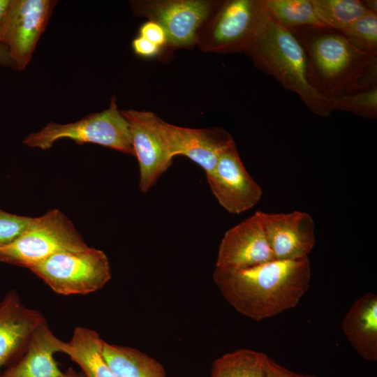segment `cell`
<instances>
[{
  "label": "cell",
  "mask_w": 377,
  "mask_h": 377,
  "mask_svg": "<svg viewBox=\"0 0 377 377\" xmlns=\"http://www.w3.org/2000/svg\"><path fill=\"white\" fill-rule=\"evenodd\" d=\"M45 319L41 313L26 307L10 291L0 303V369L24 351L34 331Z\"/></svg>",
  "instance_id": "cell-15"
},
{
  "label": "cell",
  "mask_w": 377,
  "mask_h": 377,
  "mask_svg": "<svg viewBox=\"0 0 377 377\" xmlns=\"http://www.w3.org/2000/svg\"><path fill=\"white\" fill-rule=\"evenodd\" d=\"M31 217L11 214L0 209V247L9 244L26 229Z\"/></svg>",
  "instance_id": "cell-25"
},
{
  "label": "cell",
  "mask_w": 377,
  "mask_h": 377,
  "mask_svg": "<svg viewBox=\"0 0 377 377\" xmlns=\"http://www.w3.org/2000/svg\"><path fill=\"white\" fill-rule=\"evenodd\" d=\"M316 13L322 23L342 31L355 20L371 12L360 0H312Z\"/></svg>",
  "instance_id": "cell-22"
},
{
  "label": "cell",
  "mask_w": 377,
  "mask_h": 377,
  "mask_svg": "<svg viewBox=\"0 0 377 377\" xmlns=\"http://www.w3.org/2000/svg\"><path fill=\"white\" fill-rule=\"evenodd\" d=\"M128 124L132 145L140 169L139 188L147 192L169 168L173 158L169 154L157 125L158 116L150 111L122 110Z\"/></svg>",
  "instance_id": "cell-11"
},
{
  "label": "cell",
  "mask_w": 377,
  "mask_h": 377,
  "mask_svg": "<svg viewBox=\"0 0 377 377\" xmlns=\"http://www.w3.org/2000/svg\"><path fill=\"white\" fill-rule=\"evenodd\" d=\"M290 30L304 49L313 87L324 98L333 100L377 86V55L358 50L341 31L327 27Z\"/></svg>",
  "instance_id": "cell-2"
},
{
  "label": "cell",
  "mask_w": 377,
  "mask_h": 377,
  "mask_svg": "<svg viewBox=\"0 0 377 377\" xmlns=\"http://www.w3.org/2000/svg\"><path fill=\"white\" fill-rule=\"evenodd\" d=\"M206 178L219 203L231 214H241L253 207L263 195L261 186L244 166L235 142L220 156Z\"/></svg>",
  "instance_id": "cell-10"
},
{
  "label": "cell",
  "mask_w": 377,
  "mask_h": 377,
  "mask_svg": "<svg viewBox=\"0 0 377 377\" xmlns=\"http://www.w3.org/2000/svg\"><path fill=\"white\" fill-rule=\"evenodd\" d=\"M255 66L297 94L313 114L329 117L332 101L313 87L304 49L295 34L268 16L244 52Z\"/></svg>",
  "instance_id": "cell-3"
},
{
  "label": "cell",
  "mask_w": 377,
  "mask_h": 377,
  "mask_svg": "<svg viewBox=\"0 0 377 377\" xmlns=\"http://www.w3.org/2000/svg\"><path fill=\"white\" fill-rule=\"evenodd\" d=\"M0 66L14 68L15 65L11 60L7 47L0 43Z\"/></svg>",
  "instance_id": "cell-29"
},
{
  "label": "cell",
  "mask_w": 377,
  "mask_h": 377,
  "mask_svg": "<svg viewBox=\"0 0 377 377\" xmlns=\"http://www.w3.org/2000/svg\"><path fill=\"white\" fill-rule=\"evenodd\" d=\"M309 257L273 260L241 269L216 268L214 281L224 299L239 313L260 321L295 307L308 290Z\"/></svg>",
  "instance_id": "cell-1"
},
{
  "label": "cell",
  "mask_w": 377,
  "mask_h": 377,
  "mask_svg": "<svg viewBox=\"0 0 377 377\" xmlns=\"http://www.w3.org/2000/svg\"><path fill=\"white\" fill-rule=\"evenodd\" d=\"M59 295H86L103 288L111 279L106 254L89 247L55 253L29 269Z\"/></svg>",
  "instance_id": "cell-7"
},
{
  "label": "cell",
  "mask_w": 377,
  "mask_h": 377,
  "mask_svg": "<svg viewBox=\"0 0 377 377\" xmlns=\"http://www.w3.org/2000/svg\"><path fill=\"white\" fill-rule=\"evenodd\" d=\"M89 246L72 221L59 209L31 219L22 234L0 247V261L28 268L64 251H78Z\"/></svg>",
  "instance_id": "cell-4"
},
{
  "label": "cell",
  "mask_w": 377,
  "mask_h": 377,
  "mask_svg": "<svg viewBox=\"0 0 377 377\" xmlns=\"http://www.w3.org/2000/svg\"><path fill=\"white\" fill-rule=\"evenodd\" d=\"M62 377H80V376L71 367H69L66 371V372L64 373Z\"/></svg>",
  "instance_id": "cell-32"
},
{
  "label": "cell",
  "mask_w": 377,
  "mask_h": 377,
  "mask_svg": "<svg viewBox=\"0 0 377 377\" xmlns=\"http://www.w3.org/2000/svg\"><path fill=\"white\" fill-rule=\"evenodd\" d=\"M360 52L377 55V14L369 12L341 31Z\"/></svg>",
  "instance_id": "cell-23"
},
{
  "label": "cell",
  "mask_w": 377,
  "mask_h": 377,
  "mask_svg": "<svg viewBox=\"0 0 377 377\" xmlns=\"http://www.w3.org/2000/svg\"><path fill=\"white\" fill-rule=\"evenodd\" d=\"M157 125L170 156L188 157L200 166L205 175L214 170L220 156L235 143L232 135L220 127H182L168 123L158 116Z\"/></svg>",
  "instance_id": "cell-12"
},
{
  "label": "cell",
  "mask_w": 377,
  "mask_h": 377,
  "mask_svg": "<svg viewBox=\"0 0 377 377\" xmlns=\"http://www.w3.org/2000/svg\"><path fill=\"white\" fill-rule=\"evenodd\" d=\"M132 48L137 55L146 59L154 58L163 53L161 47L139 35L133 40Z\"/></svg>",
  "instance_id": "cell-27"
},
{
  "label": "cell",
  "mask_w": 377,
  "mask_h": 377,
  "mask_svg": "<svg viewBox=\"0 0 377 377\" xmlns=\"http://www.w3.org/2000/svg\"><path fill=\"white\" fill-rule=\"evenodd\" d=\"M267 16L288 29L326 27L318 18L312 0H263Z\"/></svg>",
  "instance_id": "cell-21"
},
{
  "label": "cell",
  "mask_w": 377,
  "mask_h": 377,
  "mask_svg": "<svg viewBox=\"0 0 377 377\" xmlns=\"http://www.w3.org/2000/svg\"><path fill=\"white\" fill-rule=\"evenodd\" d=\"M102 354L110 368L121 377H166L160 362L135 348L103 341Z\"/></svg>",
  "instance_id": "cell-19"
},
{
  "label": "cell",
  "mask_w": 377,
  "mask_h": 377,
  "mask_svg": "<svg viewBox=\"0 0 377 377\" xmlns=\"http://www.w3.org/2000/svg\"><path fill=\"white\" fill-rule=\"evenodd\" d=\"M56 2L12 0L0 29V43L7 47L16 69L23 71L29 63Z\"/></svg>",
  "instance_id": "cell-9"
},
{
  "label": "cell",
  "mask_w": 377,
  "mask_h": 377,
  "mask_svg": "<svg viewBox=\"0 0 377 377\" xmlns=\"http://www.w3.org/2000/svg\"><path fill=\"white\" fill-rule=\"evenodd\" d=\"M267 357L247 348L226 353L213 362L210 377H265Z\"/></svg>",
  "instance_id": "cell-20"
},
{
  "label": "cell",
  "mask_w": 377,
  "mask_h": 377,
  "mask_svg": "<svg viewBox=\"0 0 377 377\" xmlns=\"http://www.w3.org/2000/svg\"><path fill=\"white\" fill-rule=\"evenodd\" d=\"M103 342L95 330L77 327L71 341L62 342L61 351L81 368L85 377H121L105 360Z\"/></svg>",
  "instance_id": "cell-18"
},
{
  "label": "cell",
  "mask_w": 377,
  "mask_h": 377,
  "mask_svg": "<svg viewBox=\"0 0 377 377\" xmlns=\"http://www.w3.org/2000/svg\"><path fill=\"white\" fill-rule=\"evenodd\" d=\"M62 342L44 322L33 333L22 357L0 377H62L54 358V353H61Z\"/></svg>",
  "instance_id": "cell-16"
},
{
  "label": "cell",
  "mask_w": 377,
  "mask_h": 377,
  "mask_svg": "<svg viewBox=\"0 0 377 377\" xmlns=\"http://www.w3.org/2000/svg\"><path fill=\"white\" fill-rule=\"evenodd\" d=\"M267 15L263 0H224L201 26L196 45L204 52L244 53Z\"/></svg>",
  "instance_id": "cell-5"
},
{
  "label": "cell",
  "mask_w": 377,
  "mask_h": 377,
  "mask_svg": "<svg viewBox=\"0 0 377 377\" xmlns=\"http://www.w3.org/2000/svg\"><path fill=\"white\" fill-rule=\"evenodd\" d=\"M367 8L374 13L377 14V1L376 0H366L363 1Z\"/></svg>",
  "instance_id": "cell-31"
},
{
  "label": "cell",
  "mask_w": 377,
  "mask_h": 377,
  "mask_svg": "<svg viewBox=\"0 0 377 377\" xmlns=\"http://www.w3.org/2000/svg\"><path fill=\"white\" fill-rule=\"evenodd\" d=\"M273 260L258 211L225 233L219 247L216 268L241 269Z\"/></svg>",
  "instance_id": "cell-13"
},
{
  "label": "cell",
  "mask_w": 377,
  "mask_h": 377,
  "mask_svg": "<svg viewBox=\"0 0 377 377\" xmlns=\"http://www.w3.org/2000/svg\"><path fill=\"white\" fill-rule=\"evenodd\" d=\"M61 139L77 144L92 143L135 156L128 124L119 110L113 96L108 108L69 124L50 122L40 131L30 133L23 143L46 150Z\"/></svg>",
  "instance_id": "cell-6"
},
{
  "label": "cell",
  "mask_w": 377,
  "mask_h": 377,
  "mask_svg": "<svg viewBox=\"0 0 377 377\" xmlns=\"http://www.w3.org/2000/svg\"><path fill=\"white\" fill-rule=\"evenodd\" d=\"M332 101V111L348 112L367 119L377 117V86Z\"/></svg>",
  "instance_id": "cell-24"
},
{
  "label": "cell",
  "mask_w": 377,
  "mask_h": 377,
  "mask_svg": "<svg viewBox=\"0 0 377 377\" xmlns=\"http://www.w3.org/2000/svg\"><path fill=\"white\" fill-rule=\"evenodd\" d=\"M341 329L357 354L367 361L377 360V295L358 297L346 313Z\"/></svg>",
  "instance_id": "cell-17"
},
{
  "label": "cell",
  "mask_w": 377,
  "mask_h": 377,
  "mask_svg": "<svg viewBox=\"0 0 377 377\" xmlns=\"http://www.w3.org/2000/svg\"><path fill=\"white\" fill-rule=\"evenodd\" d=\"M139 36L161 47L164 52L168 44V37L160 24L151 20L147 21L140 26Z\"/></svg>",
  "instance_id": "cell-26"
},
{
  "label": "cell",
  "mask_w": 377,
  "mask_h": 377,
  "mask_svg": "<svg viewBox=\"0 0 377 377\" xmlns=\"http://www.w3.org/2000/svg\"><path fill=\"white\" fill-rule=\"evenodd\" d=\"M259 212L274 259L297 260L309 257L316 242L314 221L309 213Z\"/></svg>",
  "instance_id": "cell-14"
},
{
  "label": "cell",
  "mask_w": 377,
  "mask_h": 377,
  "mask_svg": "<svg viewBox=\"0 0 377 377\" xmlns=\"http://www.w3.org/2000/svg\"><path fill=\"white\" fill-rule=\"evenodd\" d=\"M221 1L137 0L130 1L133 14L160 24L168 37L163 54L196 45L199 30Z\"/></svg>",
  "instance_id": "cell-8"
},
{
  "label": "cell",
  "mask_w": 377,
  "mask_h": 377,
  "mask_svg": "<svg viewBox=\"0 0 377 377\" xmlns=\"http://www.w3.org/2000/svg\"><path fill=\"white\" fill-rule=\"evenodd\" d=\"M265 377H318L316 375L295 372L267 357L265 368Z\"/></svg>",
  "instance_id": "cell-28"
},
{
  "label": "cell",
  "mask_w": 377,
  "mask_h": 377,
  "mask_svg": "<svg viewBox=\"0 0 377 377\" xmlns=\"http://www.w3.org/2000/svg\"><path fill=\"white\" fill-rule=\"evenodd\" d=\"M12 0H0V29L6 17Z\"/></svg>",
  "instance_id": "cell-30"
}]
</instances>
